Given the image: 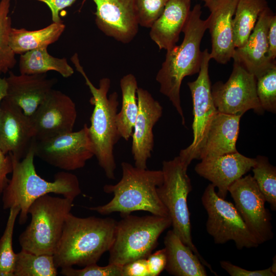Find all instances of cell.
I'll use <instances>...</instances> for the list:
<instances>
[{
	"mask_svg": "<svg viewBox=\"0 0 276 276\" xmlns=\"http://www.w3.org/2000/svg\"><path fill=\"white\" fill-rule=\"evenodd\" d=\"M191 0H168L161 15L153 22L149 35L159 50L172 48L191 11Z\"/></svg>",
	"mask_w": 276,
	"mask_h": 276,
	"instance_id": "22",
	"label": "cell"
},
{
	"mask_svg": "<svg viewBox=\"0 0 276 276\" xmlns=\"http://www.w3.org/2000/svg\"><path fill=\"white\" fill-rule=\"evenodd\" d=\"M60 273L65 276H121L122 266L111 264L101 266L95 263L79 269L73 267L62 268Z\"/></svg>",
	"mask_w": 276,
	"mask_h": 276,
	"instance_id": "35",
	"label": "cell"
},
{
	"mask_svg": "<svg viewBox=\"0 0 276 276\" xmlns=\"http://www.w3.org/2000/svg\"><path fill=\"white\" fill-rule=\"evenodd\" d=\"M9 210L6 225L0 239V276H13L15 262L12 239L15 223L20 210L18 207Z\"/></svg>",
	"mask_w": 276,
	"mask_h": 276,
	"instance_id": "32",
	"label": "cell"
},
{
	"mask_svg": "<svg viewBox=\"0 0 276 276\" xmlns=\"http://www.w3.org/2000/svg\"><path fill=\"white\" fill-rule=\"evenodd\" d=\"M136 94L139 110L132 134V153L135 166L147 169L154 146L153 128L162 117L163 108L147 90L138 87Z\"/></svg>",
	"mask_w": 276,
	"mask_h": 276,
	"instance_id": "18",
	"label": "cell"
},
{
	"mask_svg": "<svg viewBox=\"0 0 276 276\" xmlns=\"http://www.w3.org/2000/svg\"><path fill=\"white\" fill-rule=\"evenodd\" d=\"M122 104L120 111L116 116V124L121 137L128 141L132 135L139 107L136 95L138 88L135 76L128 74L120 80Z\"/></svg>",
	"mask_w": 276,
	"mask_h": 276,
	"instance_id": "28",
	"label": "cell"
},
{
	"mask_svg": "<svg viewBox=\"0 0 276 276\" xmlns=\"http://www.w3.org/2000/svg\"><path fill=\"white\" fill-rule=\"evenodd\" d=\"M0 73V104L6 95L7 84L5 78H2ZM12 161L10 154L5 155L0 149V196L9 179L7 175L12 172Z\"/></svg>",
	"mask_w": 276,
	"mask_h": 276,
	"instance_id": "36",
	"label": "cell"
},
{
	"mask_svg": "<svg viewBox=\"0 0 276 276\" xmlns=\"http://www.w3.org/2000/svg\"><path fill=\"white\" fill-rule=\"evenodd\" d=\"M238 0H210L205 2L210 14L206 19L211 37V59L226 64L232 59L235 47L233 20Z\"/></svg>",
	"mask_w": 276,
	"mask_h": 276,
	"instance_id": "17",
	"label": "cell"
},
{
	"mask_svg": "<svg viewBox=\"0 0 276 276\" xmlns=\"http://www.w3.org/2000/svg\"><path fill=\"white\" fill-rule=\"evenodd\" d=\"M276 261H275V256L273 258V263L271 267V271L273 273L276 274Z\"/></svg>",
	"mask_w": 276,
	"mask_h": 276,
	"instance_id": "42",
	"label": "cell"
},
{
	"mask_svg": "<svg viewBox=\"0 0 276 276\" xmlns=\"http://www.w3.org/2000/svg\"><path fill=\"white\" fill-rule=\"evenodd\" d=\"M11 0H0V73L6 74L16 63L15 54L9 43L12 28L9 15Z\"/></svg>",
	"mask_w": 276,
	"mask_h": 276,
	"instance_id": "31",
	"label": "cell"
},
{
	"mask_svg": "<svg viewBox=\"0 0 276 276\" xmlns=\"http://www.w3.org/2000/svg\"><path fill=\"white\" fill-rule=\"evenodd\" d=\"M257 95L262 109L276 112V65L256 78Z\"/></svg>",
	"mask_w": 276,
	"mask_h": 276,
	"instance_id": "33",
	"label": "cell"
},
{
	"mask_svg": "<svg viewBox=\"0 0 276 276\" xmlns=\"http://www.w3.org/2000/svg\"><path fill=\"white\" fill-rule=\"evenodd\" d=\"M240 115L218 112L208 132L199 159L237 152Z\"/></svg>",
	"mask_w": 276,
	"mask_h": 276,
	"instance_id": "23",
	"label": "cell"
},
{
	"mask_svg": "<svg viewBox=\"0 0 276 276\" xmlns=\"http://www.w3.org/2000/svg\"><path fill=\"white\" fill-rule=\"evenodd\" d=\"M211 93L219 112L242 116L250 109L257 113L264 112L257 95L256 77L236 60L227 81L211 85Z\"/></svg>",
	"mask_w": 276,
	"mask_h": 276,
	"instance_id": "12",
	"label": "cell"
},
{
	"mask_svg": "<svg viewBox=\"0 0 276 276\" xmlns=\"http://www.w3.org/2000/svg\"><path fill=\"white\" fill-rule=\"evenodd\" d=\"M7 101L20 107L30 117L53 89L57 79L48 78L46 74L15 75L9 72L5 78Z\"/></svg>",
	"mask_w": 276,
	"mask_h": 276,
	"instance_id": "20",
	"label": "cell"
},
{
	"mask_svg": "<svg viewBox=\"0 0 276 276\" xmlns=\"http://www.w3.org/2000/svg\"><path fill=\"white\" fill-rule=\"evenodd\" d=\"M208 219L206 228L216 244L232 240L238 249L259 245L249 232L235 205L220 197L215 186L209 184L201 197Z\"/></svg>",
	"mask_w": 276,
	"mask_h": 276,
	"instance_id": "9",
	"label": "cell"
},
{
	"mask_svg": "<svg viewBox=\"0 0 276 276\" xmlns=\"http://www.w3.org/2000/svg\"><path fill=\"white\" fill-rule=\"evenodd\" d=\"M268 52L269 60L275 62L276 57V15L272 17L267 32Z\"/></svg>",
	"mask_w": 276,
	"mask_h": 276,
	"instance_id": "41",
	"label": "cell"
},
{
	"mask_svg": "<svg viewBox=\"0 0 276 276\" xmlns=\"http://www.w3.org/2000/svg\"><path fill=\"white\" fill-rule=\"evenodd\" d=\"M235 206L246 227L260 245L272 238L271 216L264 196L250 174L234 181L228 189Z\"/></svg>",
	"mask_w": 276,
	"mask_h": 276,
	"instance_id": "13",
	"label": "cell"
},
{
	"mask_svg": "<svg viewBox=\"0 0 276 276\" xmlns=\"http://www.w3.org/2000/svg\"><path fill=\"white\" fill-rule=\"evenodd\" d=\"M95 22L106 36L123 43L130 42L139 31L135 0H92Z\"/></svg>",
	"mask_w": 276,
	"mask_h": 276,
	"instance_id": "16",
	"label": "cell"
},
{
	"mask_svg": "<svg viewBox=\"0 0 276 276\" xmlns=\"http://www.w3.org/2000/svg\"><path fill=\"white\" fill-rule=\"evenodd\" d=\"M168 0H135L140 26L150 28L161 15Z\"/></svg>",
	"mask_w": 276,
	"mask_h": 276,
	"instance_id": "34",
	"label": "cell"
},
{
	"mask_svg": "<svg viewBox=\"0 0 276 276\" xmlns=\"http://www.w3.org/2000/svg\"><path fill=\"white\" fill-rule=\"evenodd\" d=\"M171 225L169 217L153 214L122 217L117 221L114 239L108 250V264L122 266L147 258L156 247L160 235Z\"/></svg>",
	"mask_w": 276,
	"mask_h": 276,
	"instance_id": "7",
	"label": "cell"
},
{
	"mask_svg": "<svg viewBox=\"0 0 276 276\" xmlns=\"http://www.w3.org/2000/svg\"><path fill=\"white\" fill-rule=\"evenodd\" d=\"M121 276H149L146 258L138 259L123 265Z\"/></svg>",
	"mask_w": 276,
	"mask_h": 276,
	"instance_id": "39",
	"label": "cell"
},
{
	"mask_svg": "<svg viewBox=\"0 0 276 276\" xmlns=\"http://www.w3.org/2000/svg\"><path fill=\"white\" fill-rule=\"evenodd\" d=\"M201 14L199 4L195 5L191 10L182 31L184 34L182 42L167 51L165 59L156 76L160 85V92L171 101L184 126L180 87L185 77L198 73L200 70L202 56L200 44L208 29L206 20L201 19Z\"/></svg>",
	"mask_w": 276,
	"mask_h": 276,
	"instance_id": "3",
	"label": "cell"
},
{
	"mask_svg": "<svg viewBox=\"0 0 276 276\" xmlns=\"http://www.w3.org/2000/svg\"><path fill=\"white\" fill-rule=\"evenodd\" d=\"M77 71L85 79L92 97L89 102L94 106L90 117L88 133L93 145L95 156L107 177L115 179L116 164L113 154L114 145L121 136L118 132L116 116L119 103L118 95L115 91L107 96L110 87V80L103 78L96 87L87 76L80 63L77 53L71 59Z\"/></svg>",
	"mask_w": 276,
	"mask_h": 276,
	"instance_id": "5",
	"label": "cell"
},
{
	"mask_svg": "<svg viewBox=\"0 0 276 276\" xmlns=\"http://www.w3.org/2000/svg\"><path fill=\"white\" fill-rule=\"evenodd\" d=\"M77 114L72 99L53 89L30 117L36 140H44L73 131Z\"/></svg>",
	"mask_w": 276,
	"mask_h": 276,
	"instance_id": "14",
	"label": "cell"
},
{
	"mask_svg": "<svg viewBox=\"0 0 276 276\" xmlns=\"http://www.w3.org/2000/svg\"><path fill=\"white\" fill-rule=\"evenodd\" d=\"M252 167L253 178L264 196L265 201L273 211L276 210V168L267 157L258 155Z\"/></svg>",
	"mask_w": 276,
	"mask_h": 276,
	"instance_id": "30",
	"label": "cell"
},
{
	"mask_svg": "<svg viewBox=\"0 0 276 276\" xmlns=\"http://www.w3.org/2000/svg\"><path fill=\"white\" fill-rule=\"evenodd\" d=\"M149 276H157L165 269L167 258L165 248L151 254L147 258Z\"/></svg>",
	"mask_w": 276,
	"mask_h": 276,
	"instance_id": "38",
	"label": "cell"
},
{
	"mask_svg": "<svg viewBox=\"0 0 276 276\" xmlns=\"http://www.w3.org/2000/svg\"><path fill=\"white\" fill-rule=\"evenodd\" d=\"M211 59L210 52L206 49L202 52L197 78L195 80L187 83L193 101V140L188 147L180 150L178 155L181 163L187 168L193 160L199 159L200 154L211 123L218 112L211 93V83L209 74Z\"/></svg>",
	"mask_w": 276,
	"mask_h": 276,
	"instance_id": "10",
	"label": "cell"
},
{
	"mask_svg": "<svg viewBox=\"0 0 276 276\" xmlns=\"http://www.w3.org/2000/svg\"><path fill=\"white\" fill-rule=\"evenodd\" d=\"M221 267L231 276H275L271 267L263 270H249L236 266L230 262L221 261Z\"/></svg>",
	"mask_w": 276,
	"mask_h": 276,
	"instance_id": "37",
	"label": "cell"
},
{
	"mask_svg": "<svg viewBox=\"0 0 276 276\" xmlns=\"http://www.w3.org/2000/svg\"><path fill=\"white\" fill-rule=\"evenodd\" d=\"M33 147L35 156L65 171L84 167L86 162L95 156L86 124L76 132L61 134L44 140H36Z\"/></svg>",
	"mask_w": 276,
	"mask_h": 276,
	"instance_id": "11",
	"label": "cell"
},
{
	"mask_svg": "<svg viewBox=\"0 0 276 276\" xmlns=\"http://www.w3.org/2000/svg\"><path fill=\"white\" fill-rule=\"evenodd\" d=\"M121 168L120 180L103 187L105 193L113 195L111 200L105 204L88 209L104 215L119 212L121 217L136 211L169 217L157 193V188L163 182L162 171L141 169L127 162H122Z\"/></svg>",
	"mask_w": 276,
	"mask_h": 276,
	"instance_id": "4",
	"label": "cell"
},
{
	"mask_svg": "<svg viewBox=\"0 0 276 276\" xmlns=\"http://www.w3.org/2000/svg\"><path fill=\"white\" fill-rule=\"evenodd\" d=\"M187 169L178 156L172 160H164L162 170L163 182L157 188V193L168 211L173 232L198 256L204 266L214 272L211 265L201 257L193 243L187 203L188 196L192 187Z\"/></svg>",
	"mask_w": 276,
	"mask_h": 276,
	"instance_id": "8",
	"label": "cell"
},
{
	"mask_svg": "<svg viewBox=\"0 0 276 276\" xmlns=\"http://www.w3.org/2000/svg\"><path fill=\"white\" fill-rule=\"evenodd\" d=\"M73 201L49 194L35 200L28 210L31 221L18 238L21 249L37 255H53Z\"/></svg>",
	"mask_w": 276,
	"mask_h": 276,
	"instance_id": "6",
	"label": "cell"
},
{
	"mask_svg": "<svg viewBox=\"0 0 276 276\" xmlns=\"http://www.w3.org/2000/svg\"><path fill=\"white\" fill-rule=\"evenodd\" d=\"M36 141L30 117L16 105L3 99L0 104V149L21 160Z\"/></svg>",
	"mask_w": 276,
	"mask_h": 276,
	"instance_id": "15",
	"label": "cell"
},
{
	"mask_svg": "<svg viewBox=\"0 0 276 276\" xmlns=\"http://www.w3.org/2000/svg\"><path fill=\"white\" fill-rule=\"evenodd\" d=\"M65 28L62 22H52L37 30L12 28L9 36L10 45L15 54H22L31 50L47 48L57 41Z\"/></svg>",
	"mask_w": 276,
	"mask_h": 276,
	"instance_id": "25",
	"label": "cell"
},
{
	"mask_svg": "<svg viewBox=\"0 0 276 276\" xmlns=\"http://www.w3.org/2000/svg\"><path fill=\"white\" fill-rule=\"evenodd\" d=\"M200 1H203L204 2H208V1H209L210 0H200Z\"/></svg>",
	"mask_w": 276,
	"mask_h": 276,
	"instance_id": "43",
	"label": "cell"
},
{
	"mask_svg": "<svg viewBox=\"0 0 276 276\" xmlns=\"http://www.w3.org/2000/svg\"><path fill=\"white\" fill-rule=\"evenodd\" d=\"M33 145L21 160L9 154L12 161V177L2 194L4 209L13 207L20 209L18 221L21 225L27 221L29 208L38 198L54 193L74 200L81 193L78 177L67 171L57 173L53 181L41 177L34 164L35 155Z\"/></svg>",
	"mask_w": 276,
	"mask_h": 276,
	"instance_id": "2",
	"label": "cell"
},
{
	"mask_svg": "<svg viewBox=\"0 0 276 276\" xmlns=\"http://www.w3.org/2000/svg\"><path fill=\"white\" fill-rule=\"evenodd\" d=\"M19 70L21 74H43L49 71L58 72L64 78L74 73L73 67L65 58H57L50 55L47 48L29 51L21 54Z\"/></svg>",
	"mask_w": 276,
	"mask_h": 276,
	"instance_id": "26",
	"label": "cell"
},
{
	"mask_svg": "<svg viewBox=\"0 0 276 276\" xmlns=\"http://www.w3.org/2000/svg\"><path fill=\"white\" fill-rule=\"evenodd\" d=\"M268 6L267 0H238L233 20L235 48L247 41L261 13Z\"/></svg>",
	"mask_w": 276,
	"mask_h": 276,
	"instance_id": "27",
	"label": "cell"
},
{
	"mask_svg": "<svg viewBox=\"0 0 276 276\" xmlns=\"http://www.w3.org/2000/svg\"><path fill=\"white\" fill-rule=\"evenodd\" d=\"M255 164V158L237 151L203 158L196 165L195 171L216 187L217 195L225 199L228 187L251 169Z\"/></svg>",
	"mask_w": 276,
	"mask_h": 276,
	"instance_id": "19",
	"label": "cell"
},
{
	"mask_svg": "<svg viewBox=\"0 0 276 276\" xmlns=\"http://www.w3.org/2000/svg\"><path fill=\"white\" fill-rule=\"evenodd\" d=\"M44 3L49 8L53 22H60L63 21L60 17V12L63 9L71 6L77 0H30Z\"/></svg>",
	"mask_w": 276,
	"mask_h": 276,
	"instance_id": "40",
	"label": "cell"
},
{
	"mask_svg": "<svg viewBox=\"0 0 276 276\" xmlns=\"http://www.w3.org/2000/svg\"><path fill=\"white\" fill-rule=\"evenodd\" d=\"M117 221L111 218H80L67 215L53 255L57 268L97 263L112 244Z\"/></svg>",
	"mask_w": 276,
	"mask_h": 276,
	"instance_id": "1",
	"label": "cell"
},
{
	"mask_svg": "<svg viewBox=\"0 0 276 276\" xmlns=\"http://www.w3.org/2000/svg\"><path fill=\"white\" fill-rule=\"evenodd\" d=\"M167 262L165 270L175 276H206L199 258L178 236L169 230L164 238Z\"/></svg>",
	"mask_w": 276,
	"mask_h": 276,
	"instance_id": "24",
	"label": "cell"
},
{
	"mask_svg": "<svg viewBox=\"0 0 276 276\" xmlns=\"http://www.w3.org/2000/svg\"><path fill=\"white\" fill-rule=\"evenodd\" d=\"M57 268L53 255L21 249L16 254L13 276H56Z\"/></svg>",
	"mask_w": 276,
	"mask_h": 276,
	"instance_id": "29",
	"label": "cell"
},
{
	"mask_svg": "<svg viewBox=\"0 0 276 276\" xmlns=\"http://www.w3.org/2000/svg\"><path fill=\"white\" fill-rule=\"evenodd\" d=\"M274 14L269 7L263 10L247 41L242 47L235 48L232 58L256 78L276 65L267 57V32Z\"/></svg>",
	"mask_w": 276,
	"mask_h": 276,
	"instance_id": "21",
	"label": "cell"
}]
</instances>
